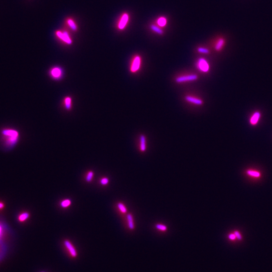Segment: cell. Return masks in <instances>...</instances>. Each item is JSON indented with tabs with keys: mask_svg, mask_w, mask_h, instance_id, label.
<instances>
[{
	"mask_svg": "<svg viewBox=\"0 0 272 272\" xmlns=\"http://www.w3.org/2000/svg\"><path fill=\"white\" fill-rule=\"evenodd\" d=\"M3 140L6 145L9 147H13L16 144L19 140V133L13 129H5L2 132Z\"/></svg>",
	"mask_w": 272,
	"mask_h": 272,
	"instance_id": "6da1fadb",
	"label": "cell"
},
{
	"mask_svg": "<svg viewBox=\"0 0 272 272\" xmlns=\"http://www.w3.org/2000/svg\"><path fill=\"white\" fill-rule=\"evenodd\" d=\"M142 63V60L140 56L136 55L132 59L130 65V72L132 73H136L140 70Z\"/></svg>",
	"mask_w": 272,
	"mask_h": 272,
	"instance_id": "7a4b0ae2",
	"label": "cell"
},
{
	"mask_svg": "<svg viewBox=\"0 0 272 272\" xmlns=\"http://www.w3.org/2000/svg\"><path fill=\"white\" fill-rule=\"evenodd\" d=\"M198 76L196 74H187V75L178 76L177 77L175 78V81L176 83L181 84V83H187V82H191L196 81L198 79Z\"/></svg>",
	"mask_w": 272,
	"mask_h": 272,
	"instance_id": "3957f363",
	"label": "cell"
},
{
	"mask_svg": "<svg viewBox=\"0 0 272 272\" xmlns=\"http://www.w3.org/2000/svg\"><path fill=\"white\" fill-rule=\"evenodd\" d=\"M196 67L203 73H208L210 70V65L207 60L204 58H200L196 62Z\"/></svg>",
	"mask_w": 272,
	"mask_h": 272,
	"instance_id": "277c9868",
	"label": "cell"
},
{
	"mask_svg": "<svg viewBox=\"0 0 272 272\" xmlns=\"http://www.w3.org/2000/svg\"><path fill=\"white\" fill-rule=\"evenodd\" d=\"M64 243L66 249L71 256L72 258H76L77 256V252L72 242L68 240H65Z\"/></svg>",
	"mask_w": 272,
	"mask_h": 272,
	"instance_id": "5b68a950",
	"label": "cell"
},
{
	"mask_svg": "<svg viewBox=\"0 0 272 272\" xmlns=\"http://www.w3.org/2000/svg\"><path fill=\"white\" fill-rule=\"evenodd\" d=\"M184 99L187 102L196 105H202L204 103L203 100L201 98L196 97L192 95H187L185 96Z\"/></svg>",
	"mask_w": 272,
	"mask_h": 272,
	"instance_id": "8992f818",
	"label": "cell"
},
{
	"mask_svg": "<svg viewBox=\"0 0 272 272\" xmlns=\"http://www.w3.org/2000/svg\"><path fill=\"white\" fill-rule=\"evenodd\" d=\"M56 34L59 38H60L61 40H62L63 42H65L67 44L71 45L72 42V41L69 35L66 31L61 32L60 31H58L56 33Z\"/></svg>",
	"mask_w": 272,
	"mask_h": 272,
	"instance_id": "52a82bcc",
	"label": "cell"
},
{
	"mask_svg": "<svg viewBox=\"0 0 272 272\" xmlns=\"http://www.w3.org/2000/svg\"><path fill=\"white\" fill-rule=\"evenodd\" d=\"M51 75L54 79H59L62 76V70L60 68L55 67L51 70Z\"/></svg>",
	"mask_w": 272,
	"mask_h": 272,
	"instance_id": "ba28073f",
	"label": "cell"
},
{
	"mask_svg": "<svg viewBox=\"0 0 272 272\" xmlns=\"http://www.w3.org/2000/svg\"><path fill=\"white\" fill-rule=\"evenodd\" d=\"M261 117V113L259 112H256L252 114L250 119V123L252 126H255L258 124Z\"/></svg>",
	"mask_w": 272,
	"mask_h": 272,
	"instance_id": "9c48e42d",
	"label": "cell"
},
{
	"mask_svg": "<svg viewBox=\"0 0 272 272\" xmlns=\"http://www.w3.org/2000/svg\"><path fill=\"white\" fill-rule=\"evenodd\" d=\"M128 20H129V15L128 14L125 13L123 15V16L121 18V20L119 24V29H124V27L126 26V23H128Z\"/></svg>",
	"mask_w": 272,
	"mask_h": 272,
	"instance_id": "30bf717a",
	"label": "cell"
},
{
	"mask_svg": "<svg viewBox=\"0 0 272 272\" xmlns=\"http://www.w3.org/2000/svg\"><path fill=\"white\" fill-rule=\"evenodd\" d=\"M140 148L141 151L144 152L146 151V137L144 135H141L140 136Z\"/></svg>",
	"mask_w": 272,
	"mask_h": 272,
	"instance_id": "8fae6325",
	"label": "cell"
},
{
	"mask_svg": "<svg viewBox=\"0 0 272 272\" xmlns=\"http://www.w3.org/2000/svg\"><path fill=\"white\" fill-rule=\"evenodd\" d=\"M225 45V40L223 38H221L218 40V41L216 42L215 49L217 51H220L222 49H223L224 46Z\"/></svg>",
	"mask_w": 272,
	"mask_h": 272,
	"instance_id": "7c38bea8",
	"label": "cell"
},
{
	"mask_svg": "<svg viewBox=\"0 0 272 272\" xmlns=\"http://www.w3.org/2000/svg\"><path fill=\"white\" fill-rule=\"evenodd\" d=\"M29 216H30V214L29 213L26 212L22 213L20 214L18 216V221L20 222H24L26 221L29 218Z\"/></svg>",
	"mask_w": 272,
	"mask_h": 272,
	"instance_id": "4fadbf2b",
	"label": "cell"
},
{
	"mask_svg": "<svg viewBox=\"0 0 272 272\" xmlns=\"http://www.w3.org/2000/svg\"><path fill=\"white\" fill-rule=\"evenodd\" d=\"M127 220H128V226L130 229L133 230L135 228V225L134 223L133 217L132 214H129L127 215Z\"/></svg>",
	"mask_w": 272,
	"mask_h": 272,
	"instance_id": "5bb4252c",
	"label": "cell"
},
{
	"mask_svg": "<svg viewBox=\"0 0 272 272\" xmlns=\"http://www.w3.org/2000/svg\"><path fill=\"white\" fill-rule=\"evenodd\" d=\"M247 174L251 176V177H254L256 178H258L261 177V173L259 172L256 170H249L247 171Z\"/></svg>",
	"mask_w": 272,
	"mask_h": 272,
	"instance_id": "9a60e30c",
	"label": "cell"
},
{
	"mask_svg": "<svg viewBox=\"0 0 272 272\" xmlns=\"http://www.w3.org/2000/svg\"><path fill=\"white\" fill-rule=\"evenodd\" d=\"M71 204H72V202H71V201L70 200L65 199V200L61 201L60 205H61V207L63 208H66L69 207L71 205Z\"/></svg>",
	"mask_w": 272,
	"mask_h": 272,
	"instance_id": "2e32d148",
	"label": "cell"
},
{
	"mask_svg": "<svg viewBox=\"0 0 272 272\" xmlns=\"http://www.w3.org/2000/svg\"><path fill=\"white\" fill-rule=\"evenodd\" d=\"M166 23H167V20L166 18L163 17H160L157 20V24L160 27H164L166 25Z\"/></svg>",
	"mask_w": 272,
	"mask_h": 272,
	"instance_id": "e0dca14e",
	"label": "cell"
},
{
	"mask_svg": "<svg viewBox=\"0 0 272 272\" xmlns=\"http://www.w3.org/2000/svg\"><path fill=\"white\" fill-rule=\"evenodd\" d=\"M150 27H151L152 30L154 32H155L157 34L162 35L163 33L162 29L157 27V26L155 25H151Z\"/></svg>",
	"mask_w": 272,
	"mask_h": 272,
	"instance_id": "ac0fdd59",
	"label": "cell"
},
{
	"mask_svg": "<svg viewBox=\"0 0 272 272\" xmlns=\"http://www.w3.org/2000/svg\"><path fill=\"white\" fill-rule=\"evenodd\" d=\"M67 22H68V24L69 26L70 27L71 29H72L73 30H77V27L76 24H75V23L74 22V21H73L72 19H68V21H67Z\"/></svg>",
	"mask_w": 272,
	"mask_h": 272,
	"instance_id": "d6986e66",
	"label": "cell"
},
{
	"mask_svg": "<svg viewBox=\"0 0 272 272\" xmlns=\"http://www.w3.org/2000/svg\"><path fill=\"white\" fill-rule=\"evenodd\" d=\"M117 207L121 212L124 214H126L127 212V209L126 207L124 206V204L122 203H119L117 204Z\"/></svg>",
	"mask_w": 272,
	"mask_h": 272,
	"instance_id": "ffe728a7",
	"label": "cell"
},
{
	"mask_svg": "<svg viewBox=\"0 0 272 272\" xmlns=\"http://www.w3.org/2000/svg\"><path fill=\"white\" fill-rule=\"evenodd\" d=\"M93 172L92 171H89L87 174L86 177V180L87 182H91L92 181V179L93 178Z\"/></svg>",
	"mask_w": 272,
	"mask_h": 272,
	"instance_id": "44dd1931",
	"label": "cell"
},
{
	"mask_svg": "<svg viewBox=\"0 0 272 272\" xmlns=\"http://www.w3.org/2000/svg\"><path fill=\"white\" fill-rule=\"evenodd\" d=\"M198 52L199 53L203 54H209V53H210V51H209L208 49L205 48V47H198Z\"/></svg>",
	"mask_w": 272,
	"mask_h": 272,
	"instance_id": "7402d4cb",
	"label": "cell"
},
{
	"mask_svg": "<svg viewBox=\"0 0 272 272\" xmlns=\"http://www.w3.org/2000/svg\"><path fill=\"white\" fill-rule=\"evenodd\" d=\"M64 102H65V106H66V107L68 108V109L70 108L71 106V102H72L71 98L70 97H67L65 98Z\"/></svg>",
	"mask_w": 272,
	"mask_h": 272,
	"instance_id": "603a6c76",
	"label": "cell"
},
{
	"mask_svg": "<svg viewBox=\"0 0 272 272\" xmlns=\"http://www.w3.org/2000/svg\"><path fill=\"white\" fill-rule=\"evenodd\" d=\"M156 227L158 230L161 231H166L167 229V227H166V226L163 225V224H157L156 225Z\"/></svg>",
	"mask_w": 272,
	"mask_h": 272,
	"instance_id": "cb8c5ba5",
	"label": "cell"
},
{
	"mask_svg": "<svg viewBox=\"0 0 272 272\" xmlns=\"http://www.w3.org/2000/svg\"><path fill=\"white\" fill-rule=\"evenodd\" d=\"M108 182H109V180H108V178L107 177H103L100 180V183L103 186L107 185L108 184Z\"/></svg>",
	"mask_w": 272,
	"mask_h": 272,
	"instance_id": "d4e9b609",
	"label": "cell"
},
{
	"mask_svg": "<svg viewBox=\"0 0 272 272\" xmlns=\"http://www.w3.org/2000/svg\"><path fill=\"white\" fill-rule=\"evenodd\" d=\"M4 228L3 227V225L2 224L0 223V239L2 238V236L4 234Z\"/></svg>",
	"mask_w": 272,
	"mask_h": 272,
	"instance_id": "484cf974",
	"label": "cell"
},
{
	"mask_svg": "<svg viewBox=\"0 0 272 272\" xmlns=\"http://www.w3.org/2000/svg\"><path fill=\"white\" fill-rule=\"evenodd\" d=\"M234 234L235 235V236H236V238H237L238 240H242V235H241V234H240V233L239 232H238V231H235L234 232Z\"/></svg>",
	"mask_w": 272,
	"mask_h": 272,
	"instance_id": "4316f807",
	"label": "cell"
},
{
	"mask_svg": "<svg viewBox=\"0 0 272 272\" xmlns=\"http://www.w3.org/2000/svg\"><path fill=\"white\" fill-rule=\"evenodd\" d=\"M228 237H229L230 240H234L236 239V236L234 234V233H232V234H229L228 235Z\"/></svg>",
	"mask_w": 272,
	"mask_h": 272,
	"instance_id": "83f0119b",
	"label": "cell"
},
{
	"mask_svg": "<svg viewBox=\"0 0 272 272\" xmlns=\"http://www.w3.org/2000/svg\"><path fill=\"white\" fill-rule=\"evenodd\" d=\"M4 207H5V204H4V203L0 201V210L4 209Z\"/></svg>",
	"mask_w": 272,
	"mask_h": 272,
	"instance_id": "f1b7e54d",
	"label": "cell"
}]
</instances>
